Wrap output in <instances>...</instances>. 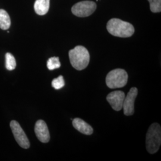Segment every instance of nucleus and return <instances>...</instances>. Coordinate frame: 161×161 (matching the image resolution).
I'll return each instance as SVG.
<instances>
[{
    "mask_svg": "<svg viewBox=\"0 0 161 161\" xmlns=\"http://www.w3.org/2000/svg\"><path fill=\"white\" fill-rule=\"evenodd\" d=\"M107 29L110 34L121 38L130 37L134 33V28L131 23L116 18L108 22Z\"/></svg>",
    "mask_w": 161,
    "mask_h": 161,
    "instance_id": "f257e3e1",
    "label": "nucleus"
},
{
    "mask_svg": "<svg viewBox=\"0 0 161 161\" xmlns=\"http://www.w3.org/2000/svg\"><path fill=\"white\" fill-rule=\"evenodd\" d=\"M72 66L78 70L86 69L90 62V54L86 48L81 46L75 47L69 52Z\"/></svg>",
    "mask_w": 161,
    "mask_h": 161,
    "instance_id": "f03ea898",
    "label": "nucleus"
},
{
    "mask_svg": "<svg viewBox=\"0 0 161 161\" xmlns=\"http://www.w3.org/2000/svg\"><path fill=\"white\" fill-rule=\"evenodd\" d=\"M146 149L148 152L153 154L158 152L161 144V128L159 124H152L149 127L146 139Z\"/></svg>",
    "mask_w": 161,
    "mask_h": 161,
    "instance_id": "7ed1b4c3",
    "label": "nucleus"
},
{
    "mask_svg": "<svg viewBox=\"0 0 161 161\" xmlns=\"http://www.w3.org/2000/svg\"><path fill=\"white\" fill-rule=\"evenodd\" d=\"M128 76L127 72L122 69H116L111 70L106 78V83L110 88H122L125 86Z\"/></svg>",
    "mask_w": 161,
    "mask_h": 161,
    "instance_id": "20e7f679",
    "label": "nucleus"
},
{
    "mask_svg": "<svg viewBox=\"0 0 161 161\" xmlns=\"http://www.w3.org/2000/svg\"><path fill=\"white\" fill-rule=\"evenodd\" d=\"M96 8V3L92 1H84L75 4L72 7V12L78 17H87L92 14Z\"/></svg>",
    "mask_w": 161,
    "mask_h": 161,
    "instance_id": "39448f33",
    "label": "nucleus"
},
{
    "mask_svg": "<svg viewBox=\"0 0 161 161\" xmlns=\"http://www.w3.org/2000/svg\"><path fill=\"white\" fill-rule=\"evenodd\" d=\"M10 127L17 143L23 149H28L30 147L29 140L20 124L17 121H12L10 122Z\"/></svg>",
    "mask_w": 161,
    "mask_h": 161,
    "instance_id": "423d86ee",
    "label": "nucleus"
},
{
    "mask_svg": "<svg viewBox=\"0 0 161 161\" xmlns=\"http://www.w3.org/2000/svg\"><path fill=\"white\" fill-rule=\"evenodd\" d=\"M138 94V90L136 87H132L127 96L125 97L123 103L122 108L124 109V114L126 116H130L134 113V102Z\"/></svg>",
    "mask_w": 161,
    "mask_h": 161,
    "instance_id": "0eeeda50",
    "label": "nucleus"
},
{
    "mask_svg": "<svg viewBox=\"0 0 161 161\" xmlns=\"http://www.w3.org/2000/svg\"><path fill=\"white\" fill-rule=\"evenodd\" d=\"M125 96V93L122 91H115L109 94L106 97L108 102L112 106L113 109L119 111L122 109L124 100Z\"/></svg>",
    "mask_w": 161,
    "mask_h": 161,
    "instance_id": "6e6552de",
    "label": "nucleus"
},
{
    "mask_svg": "<svg viewBox=\"0 0 161 161\" xmlns=\"http://www.w3.org/2000/svg\"><path fill=\"white\" fill-rule=\"evenodd\" d=\"M35 132L38 140L42 143H48L50 141V132L46 123L42 120H38L35 126Z\"/></svg>",
    "mask_w": 161,
    "mask_h": 161,
    "instance_id": "1a4fd4ad",
    "label": "nucleus"
},
{
    "mask_svg": "<svg viewBox=\"0 0 161 161\" xmlns=\"http://www.w3.org/2000/svg\"><path fill=\"white\" fill-rule=\"evenodd\" d=\"M72 125L76 130L85 135H91L93 132L92 127L80 118L74 119L72 121Z\"/></svg>",
    "mask_w": 161,
    "mask_h": 161,
    "instance_id": "9d476101",
    "label": "nucleus"
},
{
    "mask_svg": "<svg viewBox=\"0 0 161 161\" xmlns=\"http://www.w3.org/2000/svg\"><path fill=\"white\" fill-rule=\"evenodd\" d=\"M50 8V0H36L34 3L35 12L38 15H45Z\"/></svg>",
    "mask_w": 161,
    "mask_h": 161,
    "instance_id": "9b49d317",
    "label": "nucleus"
},
{
    "mask_svg": "<svg viewBox=\"0 0 161 161\" xmlns=\"http://www.w3.org/2000/svg\"><path fill=\"white\" fill-rule=\"evenodd\" d=\"M11 25L10 17L6 10L0 9V28L3 30H7Z\"/></svg>",
    "mask_w": 161,
    "mask_h": 161,
    "instance_id": "f8f14e48",
    "label": "nucleus"
},
{
    "mask_svg": "<svg viewBox=\"0 0 161 161\" xmlns=\"http://www.w3.org/2000/svg\"><path fill=\"white\" fill-rule=\"evenodd\" d=\"M16 62L14 57L11 53H7L6 54V67L9 70H13L16 68Z\"/></svg>",
    "mask_w": 161,
    "mask_h": 161,
    "instance_id": "ddd939ff",
    "label": "nucleus"
},
{
    "mask_svg": "<svg viewBox=\"0 0 161 161\" xmlns=\"http://www.w3.org/2000/svg\"><path fill=\"white\" fill-rule=\"evenodd\" d=\"M47 66L48 69L50 70L59 68L61 66V64L59 61V58L58 57L50 58L47 61Z\"/></svg>",
    "mask_w": 161,
    "mask_h": 161,
    "instance_id": "4468645a",
    "label": "nucleus"
},
{
    "mask_svg": "<svg viewBox=\"0 0 161 161\" xmlns=\"http://www.w3.org/2000/svg\"><path fill=\"white\" fill-rule=\"evenodd\" d=\"M150 3V8L153 13L161 12V0H148Z\"/></svg>",
    "mask_w": 161,
    "mask_h": 161,
    "instance_id": "2eb2a0df",
    "label": "nucleus"
},
{
    "mask_svg": "<svg viewBox=\"0 0 161 161\" xmlns=\"http://www.w3.org/2000/svg\"><path fill=\"white\" fill-rule=\"evenodd\" d=\"M52 85L56 90H59L63 88L64 86V80L63 76L60 75L57 78L54 79L52 80Z\"/></svg>",
    "mask_w": 161,
    "mask_h": 161,
    "instance_id": "dca6fc26",
    "label": "nucleus"
}]
</instances>
